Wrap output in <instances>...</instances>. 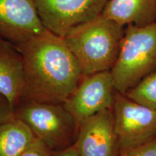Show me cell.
Segmentation results:
<instances>
[{"mask_svg":"<svg viewBox=\"0 0 156 156\" xmlns=\"http://www.w3.org/2000/svg\"><path fill=\"white\" fill-rule=\"evenodd\" d=\"M46 28L34 0H0V38L14 46Z\"/></svg>","mask_w":156,"mask_h":156,"instance_id":"cell-8","label":"cell"},{"mask_svg":"<svg viewBox=\"0 0 156 156\" xmlns=\"http://www.w3.org/2000/svg\"><path fill=\"white\" fill-rule=\"evenodd\" d=\"M36 136L15 116L0 124V156H20Z\"/></svg>","mask_w":156,"mask_h":156,"instance_id":"cell-12","label":"cell"},{"mask_svg":"<svg viewBox=\"0 0 156 156\" xmlns=\"http://www.w3.org/2000/svg\"><path fill=\"white\" fill-rule=\"evenodd\" d=\"M44 27L64 37L74 27L101 15L108 0H34Z\"/></svg>","mask_w":156,"mask_h":156,"instance_id":"cell-7","label":"cell"},{"mask_svg":"<svg viewBox=\"0 0 156 156\" xmlns=\"http://www.w3.org/2000/svg\"><path fill=\"white\" fill-rule=\"evenodd\" d=\"M119 156H156V136L137 147L122 152Z\"/></svg>","mask_w":156,"mask_h":156,"instance_id":"cell-14","label":"cell"},{"mask_svg":"<svg viewBox=\"0 0 156 156\" xmlns=\"http://www.w3.org/2000/svg\"><path fill=\"white\" fill-rule=\"evenodd\" d=\"M156 69V21L127 25L118 58L111 69L116 91L125 93Z\"/></svg>","mask_w":156,"mask_h":156,"instance_id":"cell-3","label":"cell"},{"mask_svg":"<svg viewBox=\"0 0 156 156\" xmlns=\"http://www.w3.org/2000/svg\"><path fill=\"white\" fill-rule=\"evenodd\" d=\"M124 94L143 106L156 110V69Z\"/></svg>","mask_w":156,"mask_h":156,"instance_id":"cell-13","label":"cell"},{"mask_svg":"<svg viewBox=\"0 0 156 156\" xmlns=\"http://www.w3.org/2000/svg\"><path fill=\"white\" fill-rule=\"evenodd\" d=\"M112 112L119 153L156 136V110L116 91Z\"/></svg>","mask_w":156,"mask_h":156,"instance_id":"cell-5","label":"cell"},{"mask_svg":"<svg viewBox=\"0 0 156 156\" xmlns=\"http://www.w3.org/2000/svg\"><path fill=\"white\" fill-rule=\"evenodd\" d=\"M115 90L111 70L83 76L75 90L63 104L79 127L98 113L112 109Z\"/></svg>","mask_w":156,"mask_h":156,"instance_id":"cell-6","label":"cell"},{"mask_svg":"<svg viewBox=\"0 0 156 156\" xmlns=\"http://www.w3.org/2000/svg\"><path fill=\"white\" fill-rule=\"evenodd\" d=\"M15 46L24 64L23 100L63 104L83 77L63 37L45 28Z\"/></svg>","mask_w":156,"mask_h":156,"instance_id":"cell-1","label":"cell"},{"mask_svg":"<svg viewBox=\"0 0 156 156\" xmlns=\"http://www.w3.org/2000/svg\"><path fill=\"white\" fill-rule=\"evenodd\" d=\"M14 115L53 151L75 145L79 127L64 104L22 100Z\"/></svg>","mask_w":156,"mask_h":156,"instance_id":"cell-4","label":"cell"},{"mask_svg":"<svg viewBox=\"0 0 156 156\" xmlns=\"http://www.w3.org/2000/svg\"><path fill=\"white\" fill-rule=\"evenodd\" d=\"M20 156H54V151L42 140L35 137Z\"/></svg>","mask_w":156,"mask_h":156,"instance_id":"cell-15","label":"cell"},{"mask_svg":"<svg viewBox=\"0 0 156 156\" xmlns=\"http://www.w3.org/2000/svg\"><path fill=\"white\" fill-rule=\"evenodd\" d=\"M54 156H80L75 145L61 150V151H54Z\"/></svg>","mask_w":156,"mask_h":156,"instance_id":"cell-17","label":"cell"},{"mask_svg":"<svg viewBox=\"0 0 156 156\" xmlns=\"http://www.w3.org/2000/svg\"><path fill=\"white\" fill-rule=\"evenodd\" d=\"M101 15L122 26H143L156 21V0H108Z\"/></svg>","mask_w":156,"mask_h":156,"instance_id":"cell-11","label":"cell"},{"mask_svg":"<svg viewBox=\"0 0 156 156\" xmlns=\"http://www.w3.org/2000/svg\"><path fill=\"white\" fill-rule=\"evenodd\" d=\"M24 90L23 56L14 45L0 38V93L15 110L23 100Z\"/></svg>","mask_w":156,"mask_h":156,"instance_id":"cell-10","label":"cell"},{"mask_svg":"<svg viewBox=\"0 0 156 156\" xmlns=\"http://www.w3.org/2000/svg\"><path fill=\"white\" fill-rule=\"evenodd\" d=\"M14 116V108L8 99L0 93V124Z\"/></svg>","mask_w":156,"mask_h":156,"instance_id":"cell-16","label":"cell"},{"mask_svg":"<svg viewBox=\"0 0 156 156\" xmlns=\"http://www.w3.org/2000/svg\"><path fill=\"white\" fill-rule=\"evenodd\" d=\"M124 30L125 27L101 14L74 27L63 38L86 76L112 69Z\"/></svg>","mask_w":156,"mask_h":156,"instance_id":"cell-2","label":"cell"},{"mask_svg":"<svg viewBox=\"0 0 156 156\" xmlns=\"http://www.w3.org/2000/svg\"><path fill=\"white\" fill-rule=\"evenodd\" d=\"M75 147L80 156H119L112 109L87 119L79 126Z\"/></svg>","mask_w":156,"mask_h":156,"instance_id":"cell-9","label":"cell"}]
</instances>
